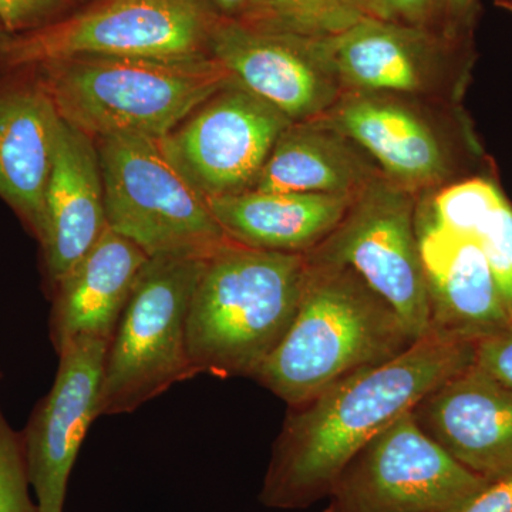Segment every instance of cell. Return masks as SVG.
<instances>
[{"instance_id":"6da1fadb","label":"cell","mask_w":512,"mask_h":512,"mask_svg":"<svg viewBox=\"0 0 512 512\" xmlns=\"http://www.w3.org/2000/svg\"><path fill=\"white\" fill-rule=\"evenodd\" d=\"M476 343L431 333L382 365L357 370L318 396L288 407L261 501L309 505L330 495L356 454L380 431L474 363Z\"/></svg>"},{"instance_id":"7a4b0ae2","label":"cell","mask_w":512,"mask_h":512,"mask_svg":"<svg viewBox=\"0 0 512 512\" xmlns=\"http://www.w3.org/2000/svg\"><path fill=\"white\" fill-rule=\"evenodd\" d=\"M306 262L292 325L254 377L288 407L416 343L399 313L352 268Z\"/></svg>"},{"instance_id":"3957f363","label":"cell","mask_w":512,"mask_h":512,"mask_svg":"<svg viewBox=\"0 0 512 512\" xmlns=\"http://www.w3.org/2000/svg\"><path fill=\"white\" fill-rule=\"evenodd\" d=\"M64 123L93 140L164 138L225 87L212 56L191 59L79 56L32 66Z\"/></svg>"},{"instance_id":"277c9868","label":"cell","mask_w":512,"mask_h":512,"mask_svg":"<svg viewBox=\"0 0 512 512\" xmlns=\"http://www.w3.org/2000/svg\"><path fill=\"white\" fill-rule=\"evenodd\" d=\"M306 269L305 254L234 241L208 256L187 319L188 353L197 372L254 379L292 325Z\"/></svg>"},{"instance_id":"5b68a950","label":"cell","mask_w":512,"mask_h":512,"mask_svg":"<svg viewBox=\"0 0 512 512\" xmlns=\"http://www.w3.org/2000/svg\"><path fill=\"white\" fill-rule=\"evenodd\" d=\"M207 258L154 256L138 276L104 363L99 414L134 412L200 375L187 346L190 303Z\"/></svg>"},{"instance_id":"8992f818","label":"cell","mask_w":512,"mask_h":512,"mask_svg":"<svg viewBox=\"0 0 512 512\" xmlns=\"http://www.w3.org/2000/svg\"><path fill=\"white\" fill-rule=\"evenodd\" d=\"M220 19L211 0H93L42 28L0 35V73L79 56H211Z\"/></svg>"},{"instance_id":"52a82bcc","label":"cell","mask_w":512,"mask_h":512,"mask_svg":"<svg viewBox=\"0 0 512 512\" xmlns=\"http://www.w3.org/2000/svg\"><path fill=\"white\" fill-rule=\"evenodd\" d=\"M103 177L107 225L150 258H208L231 242L207 197L165 153L158 138L94 140Z\"/></svg>"},{"instance_id":"ba28073f","label":"cell","mask_w":512,"mask_h":512,"mask_svg":"<svg viewBox=\"0 0 512 512\" xmlns=\"http://www.w3.org/2000/svg\"><path fill=\"white\" fill-rule=\"evenodd\" d=\"M416 195L377 175L357 192L335 231L305 254L312 262L356 271L399 313L414 342L431 335Z\"/></svg>"},{"instance_id":"9c48e42d","label":"cell","mask_w":512,"mask_h":512,"mask_svg":"<svg viewBox=\"0 0 512 512\" xmlns=\"http://www.w3.org/2000/svg\"><path fill=\"white\" fill-rule=\"evenodd\" d=\"M488 484L407 412L356 454L330 497L339 512H458Z\"/></svg>"},{"instance_id":"30bf717a","label":"cell","mask_w":512,"mask_h":512,"mask_svg":"<svg viewBox=\"0 0 512 512\" xmlns=\"http://www.w3.org/2000/svg\"><path fill=\"white\" fill-rule=\"evenodd\" d=\"M292 120L235 82L205 101L161 144L175 167L205 195L254 188Z\"/></svg>"},{"instance_id":"8fae6325","label":"cell","mask_w":512,"mask_h":512,"mask_svg":"<svg viewBox=\"0 0 512 512\" xmlns=\"http://www.w3.org/2000/svg\"><path fill=\"white\" fill-rule=\"evenodd\" d=\"M316 42L343 92L410 99L443 93L468 53V46L440 33L382 19L362 20Z\"/></svg>"},{"instance_id":"7c38bea8","label":"cell","mask_w":512,"mask_h":512,"mask_svg":"<svg viewBox=\"0 0 512 512\" xmlns=\"http://www.w3.org/2000/svg\"><path fill=\"white\" fill-rule=\"evenodd\" d=\"M109 342L80 338L64 346L50 392L23 431L37 512H63L67 485L87 430L100 417L99 399Z\"/></svg>"},{"instance_id":"4fadbf2b","label":"cell","mask_w":512,"mask_h":512,"mask_svg":"<svg viewBox=\"0 0 512 512\" xmlns=\"http://www.w3.org/2000/svg\"><path fill=\"white\" fill-rule=\"evenodd\" d=\"M210 55L292 121L319 119L343 93L316 39L262 32L221 16Z\"/></svg>"},{"instance_id":"5bb4252c","label":"cell","mask_w":512,"mask_h":512,"mask_svg":"<svg viewBox=\"0 0 512 512\" xmlns=\"http://www.w3.org/2000/svg\"><path fill=\"white\" fill-rule=\"evenodd\" d=\"M315 121L349 138L390 181L413 194L437 187L453 173L443 134L410 97L343 92Z\"/></svg>"},{"instance_id":"9a60e30c","label":"cell","mask_w":512,"mask_h":512,"mask_svg":"<svg viewBox=\"0 0 512 512\" xmlns=\"http://www.w3.org/2000/svg\"><path fill=\"white\" fill-rule=\"evenodd\" d=\"M412 414L420 429L468 470L512 474V389L471 365L427 394Z\"/></svg>"},{"instance_id":"2e32d148","label":"cell","mask_w":512,"mask_h":512,"mask_svg":"<svg viewBox=\"0 0 512 512\" xmlns=\"http://www.w3.org/2000/svg\"><path fill=\"white\" fill-rule=\"evenodd\" d=\"M417 237L431 333L477 343L511 325L510 312L476 238L447 231L419 210Z\"/></svg>"},{"instance_id":"e0dca14e","label":"cell","mask_w":512,"mask_h":512,"mask_svg":"<svg viewBox=\"0 0 512 512\" xmlns=\"http://www.w3.org/2000/svg\"><path fill=\"white\" fill-rule=\"evenodd\" d=\"M59 121L35 70L0 73V198L39 244Z\"/></svg>"},{"instance_id":"ac0fdd59","label":"cell","mask_w":512,"mask_h":512,"mask_svg":"<svg viewBox=\"0 0 512 512\" xmlns=\"http://www.w3.org/2000/svg\"><path fill=\"white\" fill-rule=\"evenodd\" d=\"M45 215L40 248L52 292L109 228L96 143L62 119L53 147Z\"/></svg>"},{"instance_id":"d6986e66","label":"cell","mask_w":512,"mask_h":512,"mask_svg":"<svg viewBox=\"0 0 512 512\" xmlns=\"http://www.w3.org/2000/svg\"><path fill=\"white\" fill-rule=\"evenodd\" d=\"M150 256L107 228L52 291L50 339L56 352L73 340L111 342Z\"/></svg>"},{"instance_id":"ffe728a7","label":"cell","mask_w":512,"mask_h":512,"mask_svg":"<svg viewBox=\"0 0 512 512\" xmlns=\"http://www.w3.org/2000/svg\"><path fill=\"white\" fill-rule=\"evenodd\" d=\"M355 195L249 190L207 201L231 241L264 251L308 254L335 231Z\"/></svg>"},{"instance_id":"44dd1931","label":"cell","mask_w":512,"mask_h":512,"mask_svg":"<svg viewBox=\"0 0 512 512\" xmlns=\"http://www.w3.org/2000/svg\"><path fill=\"white\" fill-rule=\"evenodd\" d=\"M362 148L318 121H292L276 140L252 190L355 195L377 175Z\"/></svg>"},{"instance_id":"7402d4cb","label":"cell","mask_w":512,"mask_h":512,"mask_svg":"<svg viewBox=\"0 0 512 512\" xmlns=\"http://www.w3.org/2000/svg\"><path fill=\"white\" fill-rule=\"evenodd\" d=\"M234 19L262 32L325 39L380 13L376 0H247Z\"/></svg>"},{"instance_id":"603a6c76","label":"cell","mask_w":512,"mask_h":512,"mask_svg":"<svg viewBox=\"0 0 512 512\" xmlns=\"http://www.w3.org/2000/svg\"><path fill=\"white\" fill-rule=\"evenodd\" d=\"M504 200L497 185L484 178H471L441 188L439 194L431 198L429 207L423 210L417 207V210L447 231L474 238Z\"/></svg>"},{"instance_id":"cb8c5ba5","label":"cell","mask_w":512,"mask_h":512,"mask_svg":"<svg viewBox=\"0 0 512 512\" xmlns=\"http://www.w3.org/2000/svg\"><path fill=\"white\" fill-rule=\"evenodd\" d=\"M29 485L22 433L10 427L0 410V512H37Z\"/></svg>"},{"instance_id":"d4e9b609","label":"cell","mask_w":512,"mask_h":512,"mask_svg":"<svg viewBox=\"0 0 512 512\" xmlns=\"http://www.w3.org/2000/svg\"><path fill=\"white\" fill-rule=\"evenodd\" d=\"M478 244L487 256L488 264L512 318V207L504 200L478 229Z\"/></svg>"},{"instance_id":"484cf974","label":"cell","mask_w":512,"mask_h":512,"mask_svg":"<svg viewBox=\"0 0 512 512\" xmlns=\"http://www.w3.org/2000/svg\"><path fill=\"white\" fill-rule=\"evenodd\" d=\"M69 0H0V20L9 35L30 32L62 18Z\"/></svg>"},{"instance_id":"4316f807","label":"cell","mask_w":512,"mask_h":512,"mask_svg":"<svg viewBox=\"0 0 512 512\" xmlns=\"http://www.w3.org/2000/svg\"><path fill=\"white\" fill-rule=\"evenodd\" d=\"M376 3L382 20L440 33L443 0H376Z\"/></svg>"},{"instance_id":"83f0119b","label":"cell","mask_w":512,"mask_h":512,"mask_svg":"<svg viewBox=\"0 0 512 512\" xmlns=\"http://www.w3.org/2000/svg\"><path fill=\"white\" fill-rule=\"evenodd\" d=\"M474 365L512 389V323L476 343Z\"/></svg>"},{"instance_id":"f1b7e54d","label":"cell","mask_w":512,"mask_h":512,"mask_svg":"<svg viewBox=\"0 0 512 512\" xmlns=\"http://www.w3.org/2000/svg\"><path fill=\"white\" fill-rule=\"evenodd\" d=\"M478 0H443L440 33L450 42L470 46Z\"/></svg>"},{"instance_id":"f546056e","label":"cell","mask_w":512,"mask_h":512,"mask_svg":"<svg viewBox=\"0 0 512 512\" xmlns=\"http://www.w3.org/2000/svg\"><path fill=\"white\" fill-rule=\"evenodd\" d=\"M458 512H512V474L501 480L491 481Z\"/></svg>"},{"instance_id":"4dcf8cb0","label":"cell","mask_w":512,"mask_h":512,"mask_svg":"<svg viewBox=\"0 0 512 512\" xmlns=\"http://www.w3.org/2000/svg\"><path fill=\"white\" fill-rule=\"evenodd\" d=\"M211 3L221 16L234 19L244 9L247 0H211Z\"/></svg>"},{"instance_id":"1f68e13d","label":"cell","mask_w":512,"mask_h":512,"mask_svg":"<svg viewBox=\"0 0 512 512\" xmlns=\"http://www.w3.org/2000/svg\"><path fill=\"white\" fill-rule=\"evenodd\" d=\"M323 512H339V511H338V508L335 507V505L330 504L329 507L326 508V510Z\"/></svg>"},{"instance_id":"d6a6232c","label":"cell","mask_w":512,"mask_h":512,"mask_svg":"<svg viewBox=\"0 0 512 512\" xmlns=\"http://www.w3.org/2000/svg\"><path fill=\"white\" fill-rule=\"evenodd\" d=\"M3 33H6V32H5V28H3L2 20H0V35H3Z\"/></svg>"},{"instance_id":"836d02e7","label":"cell","mask_w":512,"mask_h":512,"mask_svg":"<svg viewBox=\"0 0 512 512\" xmlns=\"http://www.w3.org/2000/svg\"><path fill=\"white\" fill-rule=\"evenodd\" d=\"M69 2H70V0H69Z\"/></svg>"}]
</instances>
